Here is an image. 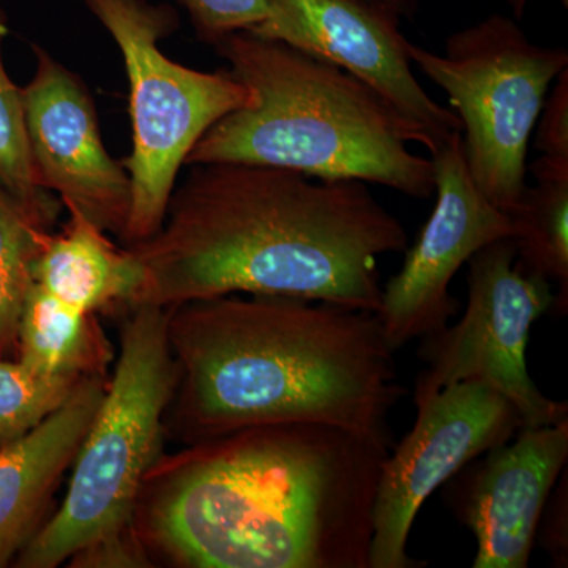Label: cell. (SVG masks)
Instances as JSON below:
<instances>
[{
    "instance_id": "cell-1",
    "label": "cell",
    "mask_w": 568,
    "mask_h": 568,
    "mask_svg": "<svg viewBox=\"0 0 568 568\" xmlns=\"http://www.w3.org/2000/svg\"><path fill=\"white\" fill-rule=\"evenodd\" d=\"M390 440L323 422L250 426L145 474L132 529L182 568H369Z\"/></svg>"
},
{
    "instance_id": "cell-2",
    "label": "cell",
    "mask_w": 568,
    "mask_h": 568,
    "mask_svg": "<svg viewBox=\"0 0 568 568\" xmlns=\"http://www.w3.org/2000/svg\"><path fill=\"white\" fill-rule=\"evenodd\" d=\"M189 166L159 233L126 246L142 271L130 308L244 293L379 310L377 256L405 252L407 234L365 182L252 163Z\"/></svg>"
},
{
    "instance_id": "cell-3",
    "label": "cell",
    "mask_w": 568,
    "mask_h": 568,
    "mask_svg": "<svg viewBox=\"0 0 568 568\" xmlns=\"http://www.w3.org/2000/svg\"><path fill=\"white\" fill-rule=\"evenodd\" d=\"M174 426L189 444L250 426L323 422L390 440L405 395L376 313L230 294L168 310Z\"/></svg>"
},
{
    "instance_id": "cell-4",
    "label": "cell",
    "mask_w": 568,
    "mask_h": 568,
    "mask_svg": "<svg viewBox=\"0 0 568 568\" xmlns=\"http://www.w3.org/2000/svg\"><path fill=\"white\" fill-rule=\"evenodd\" d=\"M252 95L220 119L185 164L252 163L324 181H361L428 200L432 159L407 149L425 134L354 74L284 41L239 31L215 43Z\"/></svg>"
},
{
    "instance_id": "cell-5",
    "label": "cell",
    "mask_w": 568,
    "mask_h": 568,
    "mask_svg": "<svg viewBox=\"0 0 568 568\" xmlns=\"http://www.w3.org/2000/svg\"><path fill=\"white\" fill-rule=\"evenodd\" d=\"M174 388L168 310L130 308L114 375L71 465L69 493L21 549L18 567L55 568L132 532L142 481L162 455L163 420Z\"/></svg>"
},
{
    "instance_id": "cell-6",
    "label": "cell",
    "mask_w": 568,
    "mask_h": 568,
    "mask_svg": "<svg viewBox=\"0 0 568 568\" xmlns=\"http://www.w3.org/2000/svg\"><path fill=\"white\" fill-rule=\"evenodd\" d=\"M122 52L130 84L133 149L125 170L132 205L122 234L126 246L159 233L179 170L220 119L252 100L227 70L197 71L171 61L160 40L175 13L148 0H81Z\"/></svg>"
},
{
    "instance_id": "cell-7",
    "label": "cell",
    "mask_w": 568,
    "mask_h": 568,
    "mask_svg": "<svg viewBox=\"0 0 568 568\" xmlns=\"http://www.w3.org/2000/svg\"><path fill=\"white\" fill-rule=\"evenodd\" d=\"M407 58L447 93L465 132L470 178L510 215L528 189L530 133L549 85L568 69V51L532 43L517 21L491 14L452 33L440 54L409 41Z\"/></svg>"
},
{
    "instance_id": "cell-8",
    "label": "cell",
    "mask_w": 568,
    "mask_h": 568,
    "mask_svg": "<svg viewBox=\"0 0 568 568\" xmlns=\"http://www.w3.org/2000/svg\"><path fill=\"white\" fill-rule=\"evenodd\" d=\"M467 308L458 324L425 336L414 398L463 381L495 388L517 407L525 426L567 420L566 402H552L529 375L526 349L532 325L555 306L552 284L519 267L517 244L503 239L467 261Z\"/></svg>"
},
{
    "instance_id": "cell-9",
    "label": "cell",
    "mask_w": 568,
    "mask_h": 568,
    "mask_svg": "<svg viewBox=\"0 0 568 568\" xmlns=\"http://www.w3.org/2000/svg\"><path fill=\"white\" fill-rule=\"evenodd\" d=\"M416 405V425L381 470L369 568L424 567L410 558L407 540L425 500L525 426L506 396L478 381L452 384Z\"/></svg>"
},
{
    "instance_id": "cell-10",
    "label": "cell",
    "mask_w": 568,
    "mask_h": 568,
    "mask_svg": "<svg viewBox=\"0 0 568 568\" xmlns=\"http://www.w3.org/2000/svg\"><path fill=\"white\" fill-rule=\"evenodd\" d=\"M462 133L433 153L435 209L402 272L381 293L376 315L394 351L443 331L458 312L448 287L459 268L484 246L517 237L511 216L489 203L470 178Z\"/></svg>"
},
{
    "instance_id": "cell-11",
    "label": "cell",
    "mask_w": 568,
    "mask_h": 568,
    "mask_svg": "<svg viewBox=\"0 0 568 568\" xmlns=\"http://www.w3.org/2000/svg\"><path fill=\"white\" fill-rule=\"evenodd\" d=\"M37 70L22 89L36 181L104 233L123 234L132 183L104 148L95 104L84 82L40 47Z\"/></svg>"
},
{
    "instance_id": "cell-12",
    "label": "cell",
    "mask_w": 568,
    "mask_h": 568,
    "mask_svg": "<svg viewBox=\"0 0 568 568\" xmlns=\"http://www.w3.org/2000/svg\"><path fill=\"white\" fill-rule=\"evenodd\" d=\"M250 32L335 63L372 85L425 134L429 155L462 132L455 111L436 103L414 77L399 21L364 0H272L267 17Z\"/></svg>"
},
{
    "instance_id": "cell-13",
    "label": "cell",
    "mask_w": 568,
    "mask_h": 568,
    "mask_svg": "<svg viewBox=\"0 0 568 568\" xmlns=\"http://www.w3.org/2000/svg\"><path fill=\"white\" fill-rule=\"evenodd\" d=\"M568 459V418L523 426L452 478L450 504L474 534V568H526L538 523Z\"/></svg>"
},
{
    "instance_id": "cell-14",
    "label": "cell",
    "mask_w": 568,
    "mask_h": 568,
    "mask_svg": "<svg viewBox=\"0 0 568 568\" xmlns=\"http://www.w3.org/2000/svg\"><path fill=\"white\" fill-rule=\"evenodd\" d=\"M110 377H84L69 399L28 435L0 447V567L21 551L54 489L73 465Z\"/></svg>"
},
{
    "instance_id": "cell-15",
    "label": "cell",
    "mask_w": 568,
    "mask_h": 568,
    "mask_svg": "<svg viewBox=\"0 0 568 568\" xmlns=\"http://www.w3.org/2000/svg\"><path fill=\"white\" fill-rule=\"evenodd\" d=\"M59 233L44 231L33 261V283L82 313L132 306L142 271L129 248H119L103 230L69 209Z\"/></svg>"
},
{
    "instance_id": "cell-16",
    "label": "cell",
    "mask_w": 568,
    "mask_h": 568,
    "mask_svg": "<svg viewBox=\"0 0 568 568\" xmlns=\"http://www.w3.org/2000/svg\"><path fill=\"white\" fill-rule=\"evenodd\" d=\"M18 361L50 376L108 377L114 358L97 315L62 304L32 283L18 324Z\"/></svg>"
},
{
    "instance_id": "cell-17",
    "label": "cell",
    "mask_w": 568,
    "mask_h": 568,
    "mask_svg": "<svg viewBox=\"0 0 568 568\" xmlns=\"http://www.w3.org/2000/svg\"><path fill=\"white\" fill-rule=\"evenodd\" d=\"M537 185L510 213L517 224V263L555 284V310H568V159L541 155L530 164Z\"/></svg>"
},
{
    "instance_id": "cell-18",
    "label": "cell",
    "mask_w": 568,
    "mask_h": 568,
    "mask_svg": "<svg viewBox=\"0 0 568 568\" xmlns=\"http://www.w3.org/2000/svg\"><path fill=\"white\" fill-rule=\"evenodd\" d=\"M7 36L9 18L0 3V189L21 204L40 226L51 230L63 204L36 181L22 89L11 81L3 63Z\"/></svg>"
},
{
    "instance_id": "cell-19",
    "label": "cell",
    "mask_w": 568,
    "mask_h": 568,
    "mask_svg": "<svg viewBox=\"0 0 568 568\" xmlns=\"http://www.w3.org/2000/svg\"><path fill=\"white\" fill-rule=\"evenodd\" d=\"M40 226L21 204L0 189V357L17 349L18 324L31 290L32 267L39 254Z\"/></svg>"
},
{
    "instance_id": "cell-20",
    "label": "cell",
    "mask_w": 568,
    "mask_h": 568,
    "mask_svg": "<svg viewBox=\"0 0 568 568\" xmlns=\"http://www.w3.org/2000/svg\"><path fill=\"white\" fill-rule=\"evenodd\" d=\"M80 381L44 375L20 361L0 357V447L28 435L55 413Z\"/></svg>"
},
{
    "instance_id": "cell-21",
    "label": "cell",
    "mask_w": 568,
    "mask_h": 568,
    "mask_svg": "<svg viewBox=\"0 0 568 568\" xmlns=\"http://www.w3.org/2000/svg\"><path fill=\"white\" fill-rule=\"evenodd\" d=\"M201 39L219 43L224 37L250 31L267 17L272 0H179Z\"/></svg>"
},
{
    "instance_id": "cell-22",
    "label": "cell",
    "mask_w": 568,
    "mask_h": 568,
    "mask_svg": "<svg viewBox=\"0 0 568 568\" xmlns=\"http://www.w3.org/2000/svg\"><path fill=\"white\" fill-rule=\"evenodd\" d=\"M538 123L536 149L551 159H568V69L556 78L551 95L545 100Z\"/></svg>"
},
{
    "instance_id": "cell-23",
    "label": "cell",
    "mask_w": 568,
    "mask_h": 568,
    "mask_svg": "<svg viewBox=\"0 0 568 568\" xmlns=\"http://www.w3.org/2000/svg\"><path fill=\"white\" fill-rule=\"evenodd\" d=\"M547 506L538 523L537 537L541 547L551 556L552 562L558 567H567L568 562V534H567V476L564 485L555 487Z\"/></svg>"
},
{
    "instance_id": "cell-24",
    "label": "cell",
    "mask_w": 568,
    "mask_h": 568,
    "mask_svg": "<svg viewBox=\"0 0 568 568\" xmlns=\"http://www.w3.org/2000/svg\"><path fill=\"white\" fill-rule=\"evenodd\" d=\"M368 6L384 11L388 17L402 22V18H410L416 11V0H364Z\"/></svg>"
},
{
    "instance_id": "cell-25",
    "label": "cell",
    "mask_w": 568,
    "mask_h": 568,
    "mask_svg": "<svg viewBox=\"0 0 568 568\" xmlns=\"http://www.w3.org/2000/svg\"><path fill=\"white\" fill-rule=\"evenodd\" d=\"M508 7L514 10V17L519 20L523 17V11H525L526 6H528V0H506ZM564 7L568 6V0H562Z\"/></svg>"
}]
</instances>
